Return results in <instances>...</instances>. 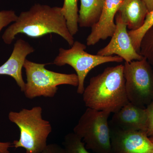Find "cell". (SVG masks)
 Listing matches in <instances>:
<instances>
[{
  "instance_id": "obj_23",
  "label": "cell",
  "mask_w": 153,
  "mask_h": 153,
  "mask_svg": "<svg viewBox=\"0 0 153 153\" xmlns=\"http://www.w3.org/2000/svg\"><path fill=\"white\" fill-rule=\"evenodd\" d=\"M146 5L149 12L153 10V0H143Z\"/></svg>"
},
{
  "instance_id": "obj_8",
  "label": "cell",
  "mask_w": 153,
  "mask_h": 153,
  "mask_svg": "<svg viewBox=\"0 0 153 153\" xmlns=\"http://www.w3.org/2000/svg\"><path fill=\"white\" fill-rule=\"evenodd\" d=\"M110 127L111 153H153V143L146 132Z\"/></svg>"
},
{
  "instance_id": "obj_12",
  "label": "cell",
  "mask_w": 153,
  "mask_h": 153,
  "mask_svg": "<svg viewBox=\"0 0 153 153\" xmlns=\"http://www.w3.org/2000/svg\"><path fill=\"white\" fill-rule=\"evenodd\" d=\"M34 51L35 49L29 43L19 39L14 44L13 50L8 60L0 66V75L12 76L23 92L26 82L22 76V68L26 57Z\"/></svg>"
},
{
  "instance_id": "obj_1",
  "label": "cell",
  "mask_w": 153,
  "mask_h": 153,
  "mask_svg": "<svg viewBox=\"0 0 153 153\" xmlns=\"http://www.w3.org/2000/svg\"><path fill=\"white\" fill-rule=\"evenodd\" d=\"M52 33L61 36L70 46L74 44L61 7L37 4L20 13L16 21L6 29L2 39L6 44H11L19 34L39 38Z\"/></svg>"
},
{
  "instance_id": "obj_18",
  "label": "cell",
  "mask_w": 153,
  "mask_h": 153,
  "mask_svg": "<svg viewBox=\"0 0 153 153\" xmlns=\"http://www.w3.org/2000/svg\"><path fill=\"white\" fill-rule=\"evenodd\" d=\"M139 54L146 59L153 69V25L143 36Z\"/></svg>"
},
{
  "instance_id": "obj_9",
  "label": "cell",
  "mask_w": 153,
  "mask_h": 153,
  "mask_svg": "<svg viewBox=\"0 0 153 153\" xmlns=\"http://www.w3.org/2000/svg\"><path fill=\"white\" fill-rule=\"evenodd\" d=\"M115 19L116 28L111 41L106 46L99 50L97 55L103 56L116 55L126 62L143 59V57L134 48L127 30V25L118 12Z\"/></svg>"
},
{
  "instance_id": "obj_2",
  "label": "cell",
  "mask_w": 153,
  "mask_h": 153,
  "mask_svg": "<svg viewBox=\"0 0 153 153\" xmlns=\"http://www.w3.org/2000/svg\"><path fill=\"white\" fill-rule=\"evenodd\" d=\"M122 64L105 68L93 76L82 94L85 106L115 113L128 102Z\"/></svg>"
},
{
  "instance_id": "obj_21",
  "label": "cell",
  "mask_w": 153,
  "mask_h": 153,
  "mask_svg": "<svg viewBox=\"0 0 153 153\" xmlns=\"http://www.w3.org/2000/svg\"><path fill=\"white\" fill-rule=\"evenodd\" d=\"M42 153H66V152L64 148L60 145L51 143L47 145Z\"/></svg>"
},
{
  "instance_id": "obj_25",
  "label": "cell",
  "mask_w": 153,
  "mask_h": 153,
  "mask_svg": "<svg viewBox=\"0 0 153 153\" xmlns=\"http://www.w3.org/2000/svg\"><path fill=\"white\" fill-rule=\"evenodd\" d=\"M0 153H2L1 152V151H0Z\"/></svg>"
},
{
  "instance_id": "obj_6",
  "label": "cell",
  "mask_w": 153,
  "mask_h": 153,
  "mask_svg": "<svg viewBox=\"0 0 153 153\" xmlns=\"http://www.w3.org/2000/svg\"><path fill=\"white\" fill-rule=\"evenodd\" d=\"M123 74L128 99L133 104L146 108L153 100V69L143 57L125 62Z\"/></svg>"
},
{
  "instance_id": "obj_11",
  "label": "cell",
  "mask_w": 153,
  "mask_h": 153,
  "mask_svg": "<svg viewBox=\"0 0 153 153\" xmlns=\"http://www.w3.org/2000/svg\"><path fill=\"white\" fill-rule=\"evenodd\" d=\"M123 0H105L98 22L91 27L86 38L88 46H93L100 40L112 37L116 28V16Z\"/></svg>"
},
{
  "instance_id": "obj_19",
  "label": "cell",
  "mask_w": 153,
  "mask_h": 153,
  "mask_svg": "<svg viewBox=\"0 0 153 153\" xmlns=\"http://www.w3.org/2000/svg\"><path fill=\"white\" fill-rule=\"evenodd\" d=\"M18 17L13 10L0 11V33L3 28L16 22Z\"/></svg>"
},
{
  "instance_id": "obj_22",
  "label": "cell",
  "mask_w": 153,
  "mask_h": 153,
  "mask_svg": "<svg viewBox=\"0 0 153 153\" xmlns=\"http://www.w3.org/2000/svg\"><path fill=\"white\" fill-rule=\"evenodd\" d=\"M10 143L0 142V151L2 153H10L8 149L11 146Z\"/></svg>"
},
{
  "instance_id": "obj_14",
  "label": "cell",
  "mask_w": 153,
  "mask_h": 153,
  "mask_svg": "<svg viewBox=\"0 0 153 153\" xmlns=\"http://www.w3.org/2000/svg\"><path fill=\"white\" fill-rule=\"evenodd\" d=\"M105 0H80L78 25L91 27L99 20Z\"/></svg>"
},
{
  "instance_id": "obj_17",
  "label": "cell",
  "mask_w": 153,
  "mask_h": 153,
  "mask_svg": "<svg viewBox=\"0 0 153 153\" xmlns=\"http://www.w3.org/2000/svg\"><path fill=\"white\" fill-rule=\"evenodd\" d=\"M153 25V10L148 13L144 23L142 27L135 31H128L129 36L130 37L133 46L138 53H139L140 45L143 36L145 33Z\"/></svg>"
},
{
  "instance_id": "obj_4",
  "label": "cell",
  "mask_w": 153,
  "mask_h": 153,
  "mask_svg": "<svg viewBox=\"0 0 153 153\" xmlns=\"http://www.w3.org/2000/svg\"><path fill=\"white\" fill-rule=\"evenodd\" d=\"M48 64L38 63L26 59L23 65L27 76L25 90L27 98L33 99L43 96L53 97L58 90V86L78 85L76 74H66L48 70L45 66Z\"/></svg>"
},
{
  "instance_id": "obj_7",
  "label": "cell",
  "mask_w": 153,
  "mask_h": 153,
  "mask_svg": "<svg viewBox=\"0 0 153 153\" xmlns=\"http://www.w3.org/2000/svg\"><path fill=\"white\" fill-rule=\"evenodd\" d=\"M70 49H59V54L55 57L53 64L61 66L68 65L74 68L78 77L77 93L82 94L85 89L84 82L91 70L103 63L109 62L121 63L123 59L119 56H103L87 53L86 46L78 41H74Z\"/></svg>"
},
{
  "instance_id": "obj_20",
  "label": "cell",
  "mask_w": 153,
  "mask_h": 153,
  "mask_svg": "<svg viewBox=\"0 0 153 153\" xmlns=\"http://www.w3.org/2000/svg\"><path fill=\"white\" fill-rule=\"evenodd\" d=\"M147 114L146 134L149 137H153V100L146 107Z\"/></svg>"
},
{
  "instance_id": "obj_16",
  "label": "cell",
  "mask_w": 153,
  "mask_h": 153,
  "mask_svg": "<svg viewBox=\"0 0 153 153\" xmlns=\"http://www.w3.org/2000/svg\"><path fill=\"white\" fill-rule=\"evenodd\" d=\"M63 145L66 153H90L85 148L82 139L74 132L65 136Z\"/></svg>"
},
{
  "instance_id": "obj_24",
  "label": "cell",
  "mask_w": 153,
  "mask_h": 153,
  "mask_svg": "<svg viewBox=\"0 0 153 153\" xmlns=\"http://www.w3.org/2000/svg\"><path fill=\"white\" fill-rule=\"evenodd\" d=\"M153 143V137H149Z\"/></svg>"
},
{
  "instance_id": "obj_13",
  "label": "cell",
  "mask_w": 153,
  "mask_h": 153,
  "mask_svg": "<svg viewBox=\"0 0 153 153\" xmlns=\"http://www.w3.org/2000/svg\"><path fill=\"white\" fill-rule=\"evenodd\" d=\"M118 13L129 31L142 27L149 13L143 0H123Z\"/></svg>"
},
{
  "instance_id": "obj_15",
  "label": "cell",
  "mask_w": 153,
  "mask_h": 153,
  "mask_svg": "<svg viewBox=\"0 0 153 153\" xmlns=\"http://www.w3.org/2000/svg\"><path fill=\"white\" fill-rule=\"evenodd\" d=\"M77 2L78 0H64L63 7H61L67 27L72 36L76 35L79 30V10Z\"/></svg>"
},
{
  "instance_id": "obj_5",
  "label": "cell",
  "mask_w": 153,
  "mask_h": 153,
  "mask_svg": "<svg viewBox=\"0 0 153 153\" xmlns=\"http://www.w3.org/2000/svg\"><path fill=\"white\" fill-rule=\"evenodd\" d=\"M111 114L88 108L79 118L73 131L82 139L87 150L95 153H111L108 121Z\"/></svg>"
},
{
  "instance_id": "obj_10",
  "label": "cell",
  "mask_w": 153,
  "mask_h": 153,
  "mask_svg": "<svg viewBox=\"0 0 153 153\" xmlns=\"http://www.w3.org/2000/svg\"><path fill=\"white\" fill-rule=\"evenodd\" d=\"M110 126L123 131H140L146 133L147 114L146 108L128 102L114 113Z\"/></svg>"
},
{
  "instance_id": "obj_3",
  "label": "cell",
  "mask_w": 153,
  "mask_h": 153,
  "mask_svg": "<svg viewBox=\"0 0 153 153\" xmlns=\"http://www.w3.org/2000/svg\"><path fill=\"white\" fill-rule=\"evenodd\" d=\"M42 114L41 106L9 113V120L19 127L20 131L19 139L13 143L14 147L24 148L26 153H42L52 131L51 124L43 119Z\"/></svg>"
}]
</instances>
